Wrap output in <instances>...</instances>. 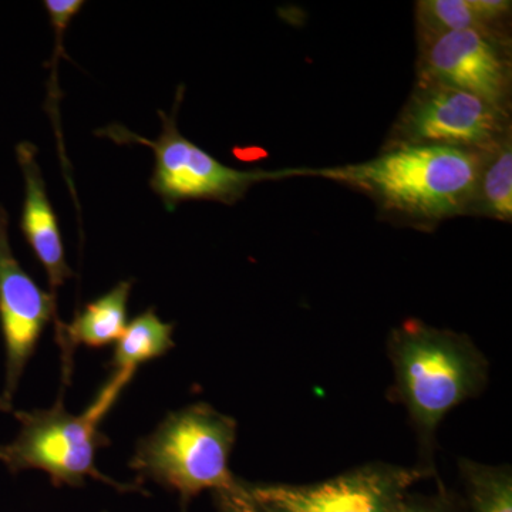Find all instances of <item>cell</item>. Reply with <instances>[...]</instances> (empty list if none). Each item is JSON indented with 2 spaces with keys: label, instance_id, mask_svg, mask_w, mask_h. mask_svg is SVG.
Here are the masks:
<instances>
[{
  "label": "cell",
  "instance_id": "8992f818",
  "mask_svg": "<svg viewBox=\"0 0 512 512\" xmlns=\"http://www.w3.org/2000/svg\"><path fill=\"white\" fill-rule=\"evenodd\" d=\"M510 134V110L453 87L416 80L383 148L440 146L487 153Z\"/></svg>",
  "mask_w": 512,
  "mask_h": 512
},
{
  "label": "cell",
  "instance_id": "9a60e30c",
  "mask_svg": "<svg viewBox=\"0 0 512 512\" xmlns=\"http://www.w3.org/2000/svg\"><path fill=\"white\" fill-rule=\"evenodd\" d=\"M470 512H512L510 466H488L477 461H460Z\"/></svg>",
  "mask_w": 512,
  "mask_h": 512
},
{
  "label": "cell",
  "instance_id": "e0dca14e",
  "mask_svg": "<svg viewBox=\"0 0 512 512\" xmlns=\"http://www.w3.org/2000/svg\"><path fill=\"white\" fill-rule=\"evenodd\" d=\"M392 512H453L448 505L439 500L404 495Z\"/></svg>",
  "mask_w": 512,
  "mask_h": 512
},
{
  "label": "cell",
  "instance_id": "8fae6325",
  "mask_svg": "<svg viewBox=\"0 0 512 512\" xmlns=\"http://www.w3.org/2000/svg\"><path fill=\"white\" fill-rule=\"evenodd\" d=\"M133 281L126 279L101 295L96 301L87 303L82 312L69 325L56 329V338L63 352L64 384L69 376L73 350L83 345L87 348H103L119 340L127 326V305Z\"/></svg>",
  "mask_w": 512,
  "mask_h": 512
},
{
  "label": "cell",
  "instance_id": "30bf717a",
  "mask_svg": "<svg viewBox=\"0 0 512 512\" xmlns=\"http://www.w3.org/2000/svg\"><path fill=\"white\" fill-rule=\"evenodd\" d=\"M16 157L25 178V202L20 227L36 258L45 268L50 293L56 296L57 288L73 278L74 274L66 262L55 210L47 197L45 180L37 163V148L29 141H23L16 147Z\"/></svg>",
  "mask_w": 512,
  "mask_h": 512
},
{
  "label": "cell",
  "instance_id": "ba28073f",
  "mask_svg": "<svg viewBox=\"0 0 512 512\" xmlns=\"http://www.w3.org/2000/svg\"><path fill=\"white\" fill-rule=\"evenodd\" d=\"M417 43L416 80L453 87L511 111L510 30L468 29Z\"/></svg>",
  "mask_w": 512,
  "mask_h": 512
},
{
  "label": "cell",
  "instance_id": "2e32d148",
  "mask_svg": "<svg viewBox=\"0 0 512 512\" xmlns=\"http://www.w3.org/2000/svg\"><path fill=\"white\" fill-rule=\"evenodd\" d=\"M214 494L218 512H261L245 494L244 481H241L238 490L220 491Z\"/></svg>",
  "mask_w": 512,
  "mask_h": 512
},
{
  "label": "cell",
  "instance_id": "4fadbf2b",
  "mask_svg": "<svg viewBox=\"0 0 512 512\" xmlns=\"http://www.w3.org/2000/svg\"><path fill=\"white\" fill-rule=\"evenodd\" d=\"M174 323L163 322L154 308L140 313L121 333L109 363L114 373L136 375L138 367L160 359L175 348Z\"/></svg>",
  "mask_w": 512,
  "mask_h": 512
},
{
  "label": "cell",
  "instance_id": "7c38bea8",
  "mask_svg": "<svg viewBox=\"0 0 512 512\" xmlns=\"http://www.w3.org/2000/svg\"><path fill=\"white\" fill-rule=\"evenodd\" d=\"M511 10L507 0H420L417 42L468 29L510 30Z\"/></svg>",
  "mask_w": 512,
  "mask_h": 512
},
{
  "label": "cell",
  "instance_id": "9c48e42d",
  "mask_svg": "<svg viewBox=\"0 0 512 512\" xmlns=\"http://www.w3.org/2000/svg\"><path fill=\"white\" fill-rule=\"evenodd\" d=\"M9 217L0 205V329L5 343V386L0 410L12 412L13 399L26 366L35 355L39 340L57 315L56 296L40 289L20 266L9 242Z\"/></svg>",
  "mask_w": 512,
  "mask_h": 512
},
{
  "label": "cell",
  "instance_id": "5bb4252c",
  "mask_svg": "<svg viewBox=\"0 0 512 512\" xmlns=\"http://www.w3.org/2000/svg\"><path fill=\"white\" fill-rule=\"evenodd\" d=\"M468 215L511 222L512 134L484 153Z\"/></svg>",
  "mask_w": 512,
  "mask_h": 512
},
{
  "label": "cell",
  "instance_id": "52a82bcc",
  "mask_svg": "<svg viewBox=\"0 0 512 512\" xmlns=\"http://www.w3.org/2000/svg\"><path fill=\"white\" fill-rule=\"evenodd\" d=\"M427 476L420 467L372 463L320 483H244V491L261 512H392Z\"/></svg>",
  "mask_w": 512,
  "mask_h": 512
},
{
  "label": "cell",
  "instance_id": "277c9868",
  "mask_svg": "<svg viewBox=\"0 0 512 512\" xmlns=\"http://www.w3.org/2000/svg\"><path fill=\"white\" fill-rule=\"evenodd\" d=\"M134 375L113 373L89 409L79 416L67 412L63 397L50 409L18 410L20 423L15 440L0 446V463L12 474L25 470L45 471L55 487H82L96 478L119 491H138L136 485L116 483L96 467L97 451L109 446L100 423L119 399Z\"/></svg>",
  "mask_w": 512,
  "mask_h": 512
},
{
  "label": "cell",
  "instance_id": "5b68a950",
  "mask_svg": "<svg viewBox=\"0 0 512 512\" xmlns=\"http://www.w3.org/2000/svg\"><path fill=\"white\" fill-rule=\"evenodd\" d=\"M183 93L184 87L181 86L173 113L158 111L163 130L156 140L138 136L121 124H110L96 131L97 136L110 138L114 143L138 144L153 150L156 167L150 187L161 198L167 211H174L183 201H218L232 205L244 198L252 185L301 175L309 177V168L242 171L220 163L178 130L177 113Z\"/></svg>",
  "mask_w": 512,
  "mask_h": 512
},
{
  "label": "cell",
  "instance_id": "3957f363",
  "mask_svg": "<svg viewBox=\"0 0 512 512\" xmlns=\"http://www.w3.org/2000/svg\"><path fill=\"white\" fill-rule=\"evenodd\" d=\"M237 433V420L231 416L207 403L191 404L168 414L138 441L128 467L138 480L180 494L183 504L202 491H235L241 481L229 470V458Z\"/></svg>",
  "mask_w": 512,
  "mask_h": 512
},
{
  "label": "cell",
  "instance_id": "7a4b0ae2",
  "mask_svg": "<svg viewBox=\"0 0 512 512\" xmlns=\"http://www.w3.org/2000/svg\"><path fill=\"white\" fill-rule=\"evenodd\" d=\"M387 353L394 396L409 413L423 458L420 468L430 476L437 429L451 410L483 393L487 359L467 335L419 319L406 320L392 330Z\"/></svg>",
  "mask_w": 512,
  "mask_h": 512
},
{
  "label": "cell",
  "instance_id": "6da1fadb",
  "mask_svg": "<svg viewBox=\"0 0 512 512\" xmlns=\"http://www.w3.org/2000/svg\"><path fill=\"white\" fill-rule=\"evenodd\" d=\"M483 157L453 147L383 148L365 163L309 168V177L365 192L383 217L429 231L448 218L468 215Z\"/></svg>",
  "mask_w": 512,
  "mask_h": 512
}]
</instances>
